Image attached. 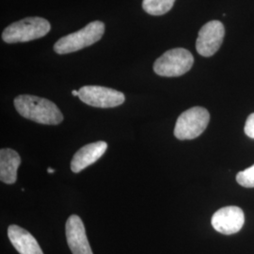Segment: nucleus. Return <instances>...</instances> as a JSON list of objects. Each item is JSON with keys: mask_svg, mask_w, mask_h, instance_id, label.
I'll use <instances>...</instances> for the list:
<instances>
[{"mask_svg": "<svg viewBox=\"0 0 254 254\" xmlns=\"http://www.w3.org/2000/svg\"><path fill=\"white\" fill-rule=\"evenodd\" d=\"M8 236L14 249L20 254H44L34 236L17 225L8 228Z\"/></svg>", "mask_w": 254, "mask_h": 254, "instance_id": "9b49d317", "label": "nucleus"}, {"mask_svg": "<svg viewBox=\"0 0 254 254\" xmlns=\"http://www.w3.org/2000/svg\"><path fill=\"white\" fill-rule=\"evenodd\" d=\"M225 28L221 22L213 20L206 23L199 31L196 42L197 52L202 57H211L216 54L222 45Z\"/></svg>", "mask_w": 254, "mask_h": 254, "instance_id": "0eeeda50", "label": "nucleus"}, {"mask_svg": "<svg viewBox=\"0 0 254 254\" xmlns=\"http://www.w3.org/2000/svg\"><path fill=\"white\" fill-rule=\"evenodd\" d=\"M245 215L237 206H226L218 210L212 217L213 228L220 234L230 236L238 233L244 225Z\"/></svg>", "mask_w": 254, "mask_h": 254, "instance_id": "6e6552de", "label": "nucleus"}, {"mask_svg": "<svg viewBox=\"0 0 254 254\" xmlns=\"http://www.w3.org/2000/svg\"><path fill=\"white\" fill-rule=\"evenodd\" d=\"M13 103L21 116L38 124L57 126L64 121V115L57 105L46 98L19 95Z\"/></svg>", "mask_w": 254, "mask_h": 254, "instance_id": "f257e3e1", "label": "nucleus"}, {"mask_svg": "<svg viewBox=\"0 0 254 254\" xmlns=\"http://www.w3.org/2000/svg\"><path fill=\"white\" fill-rule=\"evenodd\" d=\"M244 131L247 136L254 139V113H252L247 119Z\"/></svg>", "mask_w": 254, "mask_h": 254, "instance_id": "2eb2a0df", "label": "nucleus"}, {"mask_svg": "<svg viewBox=\"0 0 254 254\" xmlns=\"http://www.w3.org/2000/svg\"><path fill=\"white\" fill-rule=\"evenodd\" d=\"M175 0H143L142 8L150 15H164L173 9Z\"/></svg>", "mask_w": 254, "mask_h": 254, "instance_id": "ddd939ff", "label": "nucleus"}, {"mask_svg": "<svg viewBox=\"0 0 254 254\" xmlns=\"http://www.w3.org/2000/svg\"><path fill=\"white\" fill-rule=\"evenodd\" d=\"M105 33V24L93 21L80 30L62 37L54 45L57 54L65 55L76 52L100 41Z\"/></svg>", "mask_w": 254, "mask_h": 254, "instance_id": "f03ea898", "label": "nucleus"}, {"mask_svg": "<svg viewBox=\"0 0 254 254\" xmlns=\"http://www.w3.org/2000/svg\"><path fill=\"white\" fill-rule=\"evenodd\" d=\"M108 149L105 141H97L83 146L73 155L71 162V170L74 173H80L91 164L95 163Z\"/></svg>", "mask_w": 254, "mask_h": 254, "instance_id": "9d476101", "label": "nucleus"}, {"mask_svg": "<svg viewBox=\"0 0 254 254\" xmlns=\"http://www.w3.org/2000/svg\"><path fill=\"white\" fill-rule=\"evenodd\" d=\"M236 181L240 186L247 189L254 188V165L246 169L245 171L237 173Z\"/></svg>", "mask_w": 254, "mask_h": 254, "instance_id": "4468645a", "label": "nucleus"}, {"mask_svg": "<svg viewBox=\"0 0 254 254\" xmlns=\"http://www.w3.org/2000/svg\"><path fill=\"white\" fill-rule=\"evenodd\" d=\"M67 243L73 254H93L81 218L72 215L66 222Z\"/></svg>", "mask_w": 254, "mask_h": 254, "instance_id": "1a4fd4ad", "label": "nucleus"}, {"mask_svg": "<svg viewBox=\"0 0 254 254\" xmlns=\"http://www.w3.org/2000/svg\"><path fill=\"white\" fill-rule=\"evenodd\" d=\"M72 94H73V96H78V95H79V91L73 90V91H72Z\"/></svg>", "mask_w": 254, "mask_h": 254, "instance_id": "dca6fc26", "label": "nucleus"}, {"mask_svg": "<svg viewBox=\"0 0 254 254\" xmlns=\"http://www.w3.org/2000/svg\"><path fill=\"white\" fill-rule=\"evenodd\" d=\"M21 158L17 152L11 149L0 151V180L5 184L12 185L17 180V171Z\"/></svg>", "mask_w": 254, "mask_h": 254, "instance_id": "f8f14e48", "label": "nucleus"}, {"mask_svg": "<svg viewBox=\"0 0 254 254\" xmlns=\"http://www.w3.org/2000/svg\"><path fill=\"white\" fill-rule=\"evenodd\" d=\"M47 173H55V170H53V169H51V168H48V169H47Z\"/></svg>", "mask_w": 254, "mask_h": 254, "instance_id": "f3484780", "label": "nucleus"}, {"mask_svg": "<svg viewBox=\"0 0 254 254\" xmlns=\"http://www.w3.org/2000/svg\"><path fill=\"white\" fill-rule=\"evenodd\" d=\"M210 121L208 110L201 107H194L183 112L177 119L174 136L180 140L194 139L206 129Z\"/></svg>", "mask_w": 254, "mask_h": 254, "instance_id": "39448f33", "label": "nucleus"}, {"mask_svg": "<svg viewBox=\"0 0 254 254\" xmlns=\"http://www.w3.org/2000/svg\"><path fill=\"white\" fill-rule=\"evenodd\" d=\"M194 64V58L185 48H174L165 52L154 64V73L165 77H176L188 73Z\"/></svg>", "mask_w": 254, "mask_h": 254, "instance_id": "20e7f679", "label": "nucleus"}, {"mask_svg": "<svg viewBox=\"0 0 254 254\" xmlns=\"http://www.w3.org/2000/svg\"><path fill=\"white\" fill-rule=\"evenodd\" d=\"M78 91L79 99L94 108H116L126 101L123 92L102 86H84Z\"/></svg>", "mask_w": 254, "mask_h": 254, "instance_id": "423d86ee", "label": "nucleus"}, {"mask_svg": "<svg viewBox=\"0 0 254 254\" xmlns=\"http://www.w3.org/2000/svg\"><path fill=\"white\" fill-rule=\"evenodd\" d=\"M50 29V23L46 19L27 17L6 27L2 33V40L7 44L26 43L46 36Z\"/></svg>", "mask_w": 254, "mask_h": 254, "instance_id": "7ed1b4c3", "label": "nucleus"}]
</instances>
